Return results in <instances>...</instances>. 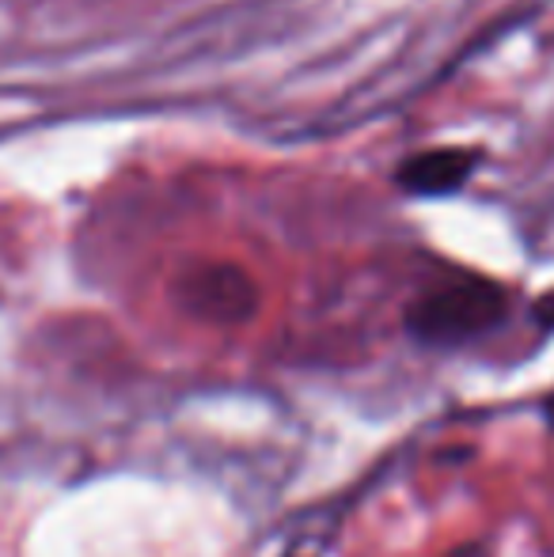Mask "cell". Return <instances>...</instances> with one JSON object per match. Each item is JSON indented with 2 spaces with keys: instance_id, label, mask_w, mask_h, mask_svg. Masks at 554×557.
<instances>
[{
  "instance_id": "6da1fadb",
  "label": "cell",
  "mask_w": 554,
  "mask_h": 557,
  "mask_svg": "<svg viewBox=\"0 0 554 557\" xmlns=\"http://www.w3.org/2000/svg\"><path fill=\"white\" fill-rule=\"evenodd\" d=\"M509 311V300L490 281H456L421 296L407 311V331L426 345H459L494 331Z\"/></svg>"
},
{
  "instance_id": "7a4b0ae2",
  "label": "cell",
  "mask_w": 554,
  "mask_h": 557,
  "mask_svg": "<svg viewBox=\"0 0 554 557\" xmlns=\"http://www.w3.org/2000/svg\"><path fill=\"white\" fill-rule=\"evenodd\" d=\"M183 308L209 323H247L259 308V288L236 265H209L183 285Z\"/></svg>"
},
{
  "instance_id": "3957f363",
  "label": "cell",
  "mask_w": 554,
  "mask_h": 557,
  "mask_svg": "<svg viewBox=\"0 0 554 557\" xmlns=\"http://www.w3.org/2000/svg\"><path fill=\"white\" fill-rule=\"evenodd\" d=\"M475 168H479V152L471 148H433V152L410 156L395 178L407 194L441 198V194H456L475 175Z\"/></svg>"
},
{
  "instance_id": "277c9868",
  "label": "cell",
  "mask_w": 554,
  "mask_h": 557,
  "mask_svg": "<svg viewBox=\"0 0 554 557\" xmlns=\"http://www.w3.org/2000/svg\"><path fill=\"white\" fill-rule=\"evenodd\" d=\"M540 319H543V323H547V326H554V293L547 296V300L540 304Z\"/></svg>"
}]
</instances>
